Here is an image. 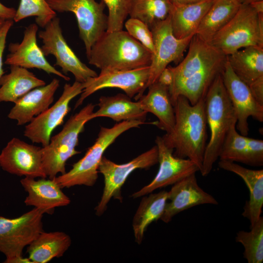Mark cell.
<instances>
[{
    "instance_id": "obj_31",
    "label": "cell",
    "mask_w": 263,
    "mask_h": 263,
    "mask_svg": "<svg viewBox=\"0 0 263 263\" xmlns=\"http://www.w3.org/2000/svg\"><path fill=\"white\" fill-rule=\"evenodd\" d=\"M172 4L169 0H133L129 13L150 28L169 15Z\"/></svg>"
},
{
    "instance_id": "obj_37",
    "label": "cell",
    "mask_w": 263,
    "mask_h": 263,
    "mask_svg": "<svg viewBox=\"0 0 263 263\" xmlns=\"http://www.w3.org/2000/svg\"><path fill=\"white\" fill-rule=\"evenodd\" d=\"M248 165L261 166L263 165V140L247 137Z\"/></svg>"
},
{
    "instance_id": "obj_16",
    "label": "cell",
    "mask_w": 263,
    "mask_h": 263,
    "mask_svg": "<svg viewBox=\"0 0 263 263\" xmlns=\"http://www.w3.org/2000/svg\"><path fill=\"white\" fill-rule=\"evenodd\" d=\"M221 75L236 115V128L241 134L247 136L249 117L263 121V105L257 101L249 87L236 75L227 60Z\"/></svg>"
},
{
    "instance_id": "obj_28",
    "label": "cell",
    "mask_w": 263,
    "mask_h": 263,
    "mask_svg": "<svg viewBox=\"0 0 263 263\" xmlns=\"http://www.w3.org/2000/svg\"><path fill=\"white\" fill-rule=\"evenodd\" d=\"M236 75L248 86L263 78V47L249 46L227 56Z\"/></svg>"
},
{
    "instance_id": "obj_44",
    "label": "cell",
    "mask_w": 263,
    "mask_h": 263,
    "mask_svg": "<svg viewBox=\"0 0 263 263\" xmlns=\"http://www.w3.org/2000/svg\"><path fill=\"white\" fill-rule=\"evenodd\" d=\"M7 19L0 18V31L4 25Z\"/></svg>"
},
{
    "instance_id": "obj_6",
    "label": "cell",
    "mask_w": 263,
    "mask_h": 263,
    "mask_svg": "<svg viewBox=\"0 0 263 263\" xmlns=\"http://www.w3.org/2000/svg\"><path fill=\"white\" fill-rule=\"evenodd\" d=\"M225 55L249 47H263V13L242 3L232 19L208 43Z\"/></svg>"
},
{
    "instance_id": "obj_34",
    "label": "cell",
    "mask_w": 263,
    "mask_h": 263,
    "mask_svg": "<svg viewBox=\"0 0 263 263\" xmlns=\"http://www.w3.org/2000/svg\"><path fill=\"white\" fill-rule=\"evenodd\" d=\"M36 17V24L44 27L55 17L56 13L51 9L46 0H20L13 19L14 22L29 17Z\"/></svg>"
},
{
    "instance_id": "obj_13",
    "label": "cell",
    "mask_w": 263,
    "mask_h": 263,
    "mask_svg": "<svg viewBox=\"0 0 263 263\" xmlns=\"http://www.w3.org/2000/svg\"><path fill=\"white\" fill-rule=\"evenodd\" d=\"M150 75V66L138 69L100 72L84 82V88L76 101L75 109L95 92L107 88H116L123 91L130 98L138 100L147 88Z\"/></svg>"
},
{
    "instance_id": "obj_33",
    "label": "cell",
    "mask_w": 263,
    "mask_h": 263,
    "mask_svg": "<svg viewBox=\"0 0 263 263\" xmlns=\"http://www.w3.org/2000/svg\"><path fill=\"white\" fill-rule=\"evenodd\" d=\"M247 136L239 133L236 124L230 127L221 147L220 160L240 162L248 165Z\"/></svg>"
},
{
    "instance_id": "obj_23",
    "label": "cell",
    "mask_w": 263,
    "mask_h": 263,
    "mask_svg": "<svg viewBox=\"0 0 263 263\" xmlns=\"http://www.w3.org/2000/svg\"><path fill=\"white\" fill-rule=\"evenodd\" d=\"M147 94H143L138 100L143 109L147 113L156 116L155 125L166 132H171L175 122L174 107L172 104L169 89L158 81L148 86Z\"/></svg>"
},
{
    "instance_id": "obj_4",
    "label": "cell",
    "mask_w": 263,
    "mask_h": 263,
    "mask_svg": "<svg viewBox=\"0 0 263 263\" xmlns=\"http://www.w3.org/2000/svg\"><path fill=\"white\" fill-rule=\"evenodd\" d=\"M221 73L215 77L205 97V113L210 137L200 170L203 176H207L211 171L230 127L237 122L236 115L224 86Z\"/></svg>"
},
{
    "instance_id": "obj_43",
    "label": "cell",
    "mask_w": 263,
    "mask_h": 263,
    "mask_svg": "<svg viewBox=\"0 0 263 263\" xmlns=\"http://www.w3.org/2000/svg\"><path fill=\"white\" fill-rule=\"evenodd\" d=\"M242 3L250 4L256 1H261L263 0H239Z\"/></svg>"
},
{
    "instance_id": "obj_10",
    "label": "cell",
    "mask_w": 263,
    "mask_h": 263,
    "mask_svg": "<svg viewBox=\"0 0 263 263\" xmlns=\"http://www.w3.org/2000/svg\"><path fill=\"white\" fill-rule=\"evenodd\" d=\"M56 12H71L76 19L79 36L84 42L87 58L92 46L106 31L108 16L105 4L95 0H46Z\"/></svg>"
},
{
    "instance_id": "obj_11",
    "label": "cell",
    "mask_w": 263,
    "mask_h": 263,
    "mask_svg": "<svg viewBox=\"0 0 263 263\" xmlns=\"http://www.w3.org/2000/svg\"><path fill=\"white\" fill-rule=\"evenodd\" d=\"M39 32L38 37L42 39L41 50L45 56L53 55L56 58L54 66L61 68L64 75L72 73L75 81L84 83L98 75L95 71L83 63L67 44L62 35L60 20L56 16Z\"/></svg>"
},
{
    "instance_id": "obj_41",
    "label": "cell",
    "mask_w": 263,
    "mask_h": 263,
    "mask_svg": "<svg viewBox=\"0 0 263 263\" xmlns=\"http://www.w3.org/2000/svg\"><path fill=\"white\" fill-rule=\"evenodd\" d=\"M16 13V10L15 8L7 7L0 2V18L13 20Z\"/></svg>"
},
{
    "instance_id": "obj_1",
    "label": "cell",
    "mask_w": 263,
    "mask_h": 263,
    "mask_svg": "<svg viewBox=\"0 0 263 263\" xmlns=\"http://www.w3.org/2000/svg\"><path fill=\"white\" fill-rule=\"evenodd\" d=\"M226 60V55L195 34L185 57L176 67H171L173 81L169 89L173 106L180 95L191 105L205 98Z\"/></svg>"
},
{
    "instance_id": "obj_36",
    "label": "cell",
    "mask_w": 263,
    "mask_h": 263,
    "mask_svg": "<svg viewBox=\"0 0 263 263\" xmlns=\"http://www.w3.org/2000/svg\"><path fill=\"white\" fill-rule=\"evenodd\" d=\"M124 23L127 32L152 54L154 50L153 37L148 26L141 20L132 18Z\"/></svg>"
},
{
    "instance_id": "obj_42",
    "label": "cell",
    "mask_w": 263,
    "mask_h": 263,
    "mask_svg": "<svg viewBox=\"0 0 263 263\" xmlns=\"http://www.w3.org/2000/svg\"><path fill=\"white\" fill-rule=\"evenodd\" d=\"M172 5L186 4L198 2L203 0H169Z\"/></svg>"
},
{
    "instance_id": "obj_19",
    "label": "cell",
    "mask_w": 263,
    "mask_h": 263,
    "mask_svg": "<svg viewBox=\"0 0 263 263\" xmlns=\"http://www.w3.org/2000/svg\"><path fill=\"white\" fill-rule=\"evenodd\" d=\"M168 200L160 219L168 223L178 213L196 206L218 205L217 201L198 185L195 173L173 184L168 191Z\"/></svg>"
},
{
    "instance_id": "obj_27",
    "label": "cell",
    "mask_w": 263,
    "mask_h": 263,
    "mask_svg": "<svg viewBox=\"0 0 263 263\" xmlns=\"http://www.w3.org/2000/svg\"><path fill=\"white\" fill-rule=\"evenodd\" d=\"M72 241L69 235L61 231H43L27 248L28 258L33 263H46L62 257L69 249Z\"/></svg>"
},
{
    "instance_id": "obj_35",
    "label": "cell",
    "mask_w": 263,
    "mask_h": 263,
    "mask_svg": "<svg viewBox=\"0 0 263 263\" xmlns=\"http://www.w3.org/2000/svg\"><path fill=\"white\" fill-rule=\"evenodd\" d=\"M133 0H101L108 9L106 31L123 30L125 20L129 15Z\"/></svg>"
},
{
    "instance_id": "obj_29",
    "label": "cell",
    "mask_w": 263,
    "mask_h": 263,
    "mask_svg": "<svg viewBox=\"0 0 263 263\" xmlns=\"http://www.w3.org/2000/svg\"><path fill=\"white\" fill-rule=\"evenodd\" d=\"M241 4L239 0H215L203 18L195 35L209 43L234 16Z\"/></svg>"
},
{
    "instance_id": "obj_24",
    "label": "cell",
    "mask_w": 263,
    "mask_h": 263,
    "mask_svg": "<svg viewBox=\"0 0 263 263\" xmlns=\"http://www.w3.org/2000/svg\"><path fill=\"white\" fill-rule=\"evenodd\" d=\"M97 106L98 110L91 114L89 120L99 117H107L119 122L131 120L144 122L147 114L139 101H132L131 98L122 94L102 96Z\"/></svg>"
},
{
    "instance_id": "obj_14",
    "label": "cell",
    "mask_w": 263,
    "mask_h": 263,
    "mask_svg": "<svg viewBox=\"0 0 263 263\" xmlns=\"http://www.w3.org/2000/svg\"><path fill=\"white\" fill-rule=\"evenodd\" d=\"M154 50L150 66L148 88L156 82L161 72L172 62L179 60L188 46L193 36L179 39L173 35L169 16L155 23L150 29Z\"/></svg>"
},
{
    "instance_id": "obj_40",
    "label": "cell",
    "mask_w": 263,
    "mask_h": 263,
    "mask_svg": "<svg viewBox=\"0 0 263 263\" xmlns=\"http://www.w3.org/2000/svg\"><path fill=\"white\" fill-rule=\"evenodd\" d=\"M156 81L169 89L173 81V72L171 66H167L159 75Z\"/></svg>"
},
{
    "instance_id": "obj_17",
    "label": "cell",
    "mask_w": 263,
    "mask_h": 263,
    "mask_svg": "<svg viewBox=\"0 0 263 263\" xmlns=\"http://www.w3.org/2000/svg\"><path fill=\"white\" fill-rule=\"evenodd\" d=\"M155 143L158 153V171L150 183L131 195L133 198L148 195L158 188L173 185L200 171L199 167L191 160L174 156L173 150L165 145L162 137L157 136Z\"/></svg>"
},
{
    "instance_id": "obj_18",
    "label": "cell",
    "mask_w": 263,
    "mask_h": 263,
    "mask_svg": "<svg viewBox=\"0 0 263 263\" xmlns=\"http://www.w3.org/2000/svg\"><path fill=\"white\" fill-rule=\"evenodd\" d=\"M38 30V25L36 23L31 24L26 27L21 42L9 44V54L4 63L10 66H18L27 69H38L69 81V77L57 70L46 59L37 44Z\"/></svg>"
},
{
    "instance_id": "obj_25",
    "label": "cell",
    "mask_w": 263,
    "mask_h": 263,
    "mask_svg": "<svg viewBox=\"0 0 263 263\" xmlns=\"http://www.w3.org/2000/svg\"><path fill=\"white\" fill-rule=\"evenodd\" d=\"M215 0L172 5L169 14L172 32L179 39L194 36L203 18Z\"/></svg>"
},
{
    "instance_id": "obj_30",
    "label": "cell",
    "mask_w": 263,
    "mask_h": 263,
    "mask_svg": "<svg viewBox=\"0 0 263 263\" xmlns=\"http://www.w3.org/2000/svg\"><path fill=\"white\" fill-rule=\"evenodd\" d=\"M167 201L168 191L166 190L144 195L142 199L132 223L135 241L137 244L142 243L148 226L160 219Z\"/></svg>"
},
{
    "instance_id": "obj_2",
    "label": "cell",
    "mask_w": 263,
    "mask_h": 263,
    "mask_svg": "<svg viewBox=\"0 0 263 263\" xmlns=\"http://www.w3.org/2000/svg\"><path fill=\"white\" fill-rule=\"evenodd\" d=\"M173 107L175 125L171 132L162 136L163 142L174 150V156L191 160L201 170L207 138L205 98L191 105L180 95Z\"/></svg>"
},
{
    "instance_id": "obj_21",
    "label": "cell",
    "mask_w": 263,
    "mask_h": 263,
    "mask_svg": "<svg viewBox=\"0 0 263 263\" xmlns=\"http://www.w3.org/2000/svg\"><path fill=\"white\" fill-rule=\"evenodd\" d=\"M59 86V80L54 78L49 84L32 90L14 103L8 117L16 121L18 125L27 124L50 106Z\"/></svg>"
},
{
    "instance_id": "obj_9",
    "label": "cell",
    "mask_w": 263,
    "mask_h": 263,
    "mask_svg": "<svg viewBox=\"0 0 263 263\" xmlns=\"http://www.w3.org/2000/svg\"><path fill=\"white\" fill-rule=\"evenodd\" d=\"M158 163L156 145L123 164H117L103 156L98 170L104 177V187L100 200L94 209L95 214L101 216L112 198L122 202L121 188L132 172L137 169H149Z\"/></svg>"
},
{
    "instance_id": "obj_7",
    "label": "cell",
    "mask_w": 263,
    "mask_h": 263,
    "mask_svg": "<svg viewBox=\"0 0 263 263\" xmlns=\"http://www.w3.org/2000/svg\"><path fill=\"white\" fill-rule=\"evenodd\" d=\"M95 105L89 103L79 112L71 116L61 131L50 138L49 144L42 147L43 169L47 177L53 179L66 172V163L73 156L79 154L76 150L78 136L84 130L86 123L94 112Z\"/></svg>"
},
{
    "instance_id": "obj_3",
    "label": "cell",
    "mask_w": 263,
    "mask_h": 263,
    "mask_svg": "<svg viewBox=\"0 0 263 263\" xmlns=\"http://www.w3.org/2000/svg\"><path fill=\"white\" fill-rule=\"evenodd\" d=\"M89 63L100 72L150 66L152 53L123 30L106 31L92 46Z\"/></svg>"
},
{
    "instance_id": "obj_15",
    "label": "cell",
    "mask_w": 263,
    "mask_h": 263,
    "mask_svg": "<svg viewBox=\"0 0 263 263\" xmlns=\"http://www.w3.org/2000/svg\"><path fill=\"white\" fill-rule=\"evenodd\" d=\"M0 167L4 171L25 177L47 178L42 159V147L19 138L11 139L0 153Z\"/></svg>"
},
{
    "instance_id": "obj_12",
    "label": "cell",
    "mask_w": 263,
    "mask_h": 263,
    "mask_svg": "<svg viewBox=\"0 0 263 263\" xmlns=\"http://www.w3.org/2000/svg\"><path fill=\"white\" fill-rule=\"evenodd\" d=\"M84 88L83 83L75 81L72 84L66 83L58 100L26 124L24 136L32 143L40 144L42 147L47 146L52 132L62 124L65 117L70 111L71 101L81 94Z\"/></svg>"
},
{
    "instance_id": "obj_32",
    "label": "cell",
    "mask_w": 263,
    "mask_h": 263,
    "mask_svg": "<svg viewBox=\"0 0 263 263\" xmlns=\"http://www.w3.org/2000/svg\"><path fill=\"white\" fill-rule=\"evenodd\" d=\"M250 228L249 231H238L236 241L243 245L244 257L248 263H262L263 261V217L261 216Z\"/></svg>"
},
{
    "instance_id": "obj_8",
    "label": "cell",
    "mask_w": 263,
    "mask_h": 263,
    "mask_svg": "<svg viewBox=\"0 0 263 263\" xmlns=\"http://www.w3.org/2000/svg\"><path fill=\"white\" fill-rule=\"evenodd\" d=\"M44 214L43 210L34 207L16 218L0 216V252L6 257L4 263H33L22 256V252L44 231Z\"/></svg>"
},
{
    "instance_id": "obj_38",
    "label": "cell",
    "mask_w": 263,
    "mask_h": 263,
    "mask_svg": "<svg viewBox=\"0 0 263 263\" xmlns=\"http://www.w3.org/2000/svg\"><path fill=\"white\" fill-rule=\"evenodd\" d=\"M14 23L13 19H7L0 31V79L4 75L3 69V55L5 49L6 37Z\"/></svg>"
},
{
    "instance_id": "obj_5",
    "label": "cell",
    "mask_w": 263,
    "mask_h": 263,
    "mask_svg": "<svg viewBox=\"0 0 263 263\" xmlns=\"http://www.w3.org/2000/svg\"><path fill=\"white\" fill-rule=\"evenodd\" d=\"M144 124L146 123L131 120L120 122L111 128L101 127L95 142L84 156L74 163L69 171L56 177V181L62 188L81 185L93 186L97 180L98 167L106 149L122 133Z\"/></svg>"
},
{
    "instance_id": "obj_22",
    "label": "cell",
    "mask_w": 263,
    "mask_h": 263,
    "mask_svg": "<svg viewBox=\"0 0 263 263\" xmlns=\"http://www.w3.org/2000/svg\"><path fill=\"white\" fill-rule=\"evenodd\" d=\"M219 167L233 172L241 177L249 191L242 215L253 225L260 218L263 205V169L254 170L245 168L234 162L220 160Z\"/></svg>"
},
{
    "instance_id": "obj_39",
    "label": "cell",
    "mask_w": 263,
    "mask_h": 263,
    "mask_svg": "<svg viewBox=\"0 0 263 263\" xmlns=\"http://www.w3.org/2000/svg\"><path fill=\"white\" fill-rule=\"evenodd\" d=\"M248 87L257 101L263 105V78L257 80Z\"/></svg>"
},
{
    "instance_id": "obj_20",
    "label": "cell",
    "mask_w": 263,
    "mask_h": 263,
    "mask_svg": "<svg viewBox=\"0 0 263 263\" xmlns=\"http://www.w3.org/2000/svg\"><path fill=\"white\" fill-rule=\"evenodd\" d=\"M40 178L38 180L24 177L20 182L28 195L24 200L26 206H33L53 214L56 207L68 206L70 198L63 193L55 178Z\"/></svg>"
},
{
    "instance_id": "obj_26",
    "label": "cell",
    "mask_w": 263,
    "mask_h": 263,
    "mask_svg": "<svg viewBox=\"0 0 263 263\" xmlns=\"http://www.w3.org/2000/svg\"><path fill=\"white\" fill-rule=\"evenodd\" d=\"M46 85L27 69L10 66V72L0 79V102L15 103L32 90Z\"/></svg>"
}]
</instances>
